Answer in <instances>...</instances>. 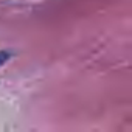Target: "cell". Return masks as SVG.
I'll return each instance as SVG.
<instances>
[{"instance_id": "6da1fadb", "label": "cell", "mask_w": 132, "mask_h": 132, "mask_svg": "<svg viewBox=\"0 0 132 132\" xmlns=\"http://www.w3.org/2000/svg\"><path fill=\"white\" fill-rule=\"evenodd\" d=\"M10 56H11V54H10L8 51H0V65H3V64L10 59Z\"/></svg>"}]
</instances>
